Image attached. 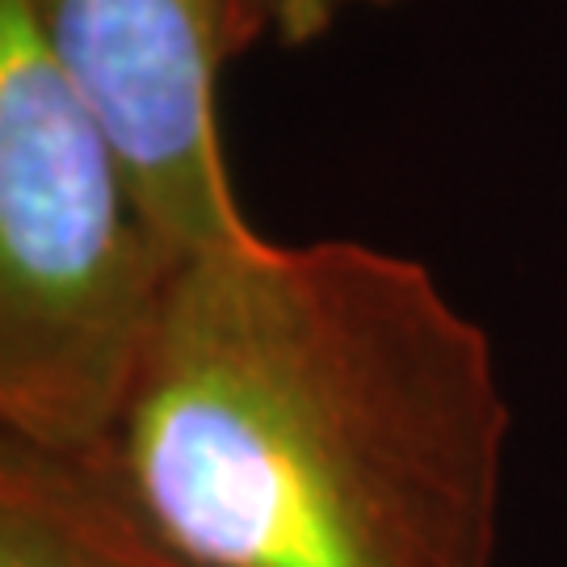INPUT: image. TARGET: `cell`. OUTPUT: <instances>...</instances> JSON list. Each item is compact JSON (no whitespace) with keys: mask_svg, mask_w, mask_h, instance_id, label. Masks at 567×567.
<instances>
[{"mask_svg":"<svg viewBox=\"0 0 567 567\" xmlns=\"http://www.w3.org/2000/svg\"><path fill=\"white\" fill-rule=\"evenodd\" d=\"M505 442L425 265L252 231L182 261L110 458L198 567H496Z\"/></svg>","mask_w":567,"mask_h":567,"instance_id":"cell-1","label":"cell"},{"mask_svg":"<svg viewBox=\"0 0 567 567\" xmlns=\"http://www.w3.org/2000/svg\"><path fill=\"white\" fill-rule=\"evenodd\" d=\"M182 257L25 0H0V429L110 454Z\"/></svg>","mask_w":567,"mask_h":567,"instance_id":"cell-2","label":"cell"},{"mask_svg":"<svg viewBox=\"0 0 567 567\" xmlns=\"http://www.w3.org/2000/svg\"><path fill=\"white\" fill-rule=\"evenodd\" d=\"M51 60L102 122L147 219L173 252L248 240L219 81L240 51L236 0H25Z\"/></svg>","mask_w":567,"mask_h":567,"instance_id":"cell-3","label":"cell"},{"mask_svg":"<svg viewBox=\"0 0 567 567\" xmlns=\"http://www.w3.org/2000/svg\"><path fill=\"white\" fill-rule=\"evenodd\" d=\"M0 567H198L131 501L110 454H51L0 433Z\"/></svg>","mask_w":567,"mask_h":567,"instance_id":"cell-4","label":"cell"},{"mask_svg":"<svg viewBox=\"0 0 567 567\" xmlns=\"http://www.w3.org/2000/svg\"><path fill=\"white\" fill-rule=\"evenodd\" d=\"M395 0H236V34L240 51H252L257 42L278 47H307L337 30L349 13L386 9Z\"/></svg>","mask_w":567,"mask_h":567,"instance_id":"cell-5","label":"cell"}]
</instances>
